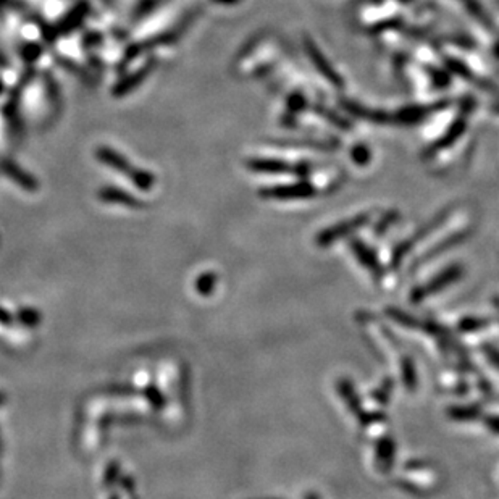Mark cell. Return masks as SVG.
<instances>
[{
  "mask_svg": "<svg viewBox=\"0 0 499 499\" xmlns=\"http://www.w3.org/2000/svg\"><path fill=\"white\" fill-rule=\"evenodd\" d=\"M459 276H461V270H459L457 267H451L449 270L443 271V273L439 275L438 278L432 280V283H428L427 286H425V288H418V289L414 291L412 298H414V301H420V299L427 298V296L433 294L434 291H439V289H443L444 286L451 285L454 280L459 278Z\"/></svg>",
  "mask_w": 499,
  "mask_h": 499,
  "instance_id": "3957f363",
  "label": "cell"
},
{
  "mask_svg": "<svg viewBox=\"0 0 499 499\" xmlns=\"http://www.w3.org/2000/svg\"><path fill=\"white\" fill-rule=\"evenodd\" d=\"M464 130H466V121H464V120H457V121L453 125L451 130H449V131L446 133V135H444V136L441 137V141H439L438 144H434L433 149H443V147L451 146L453 142L456 141L457 137L462 135Z\"/></svg>",
  "mask_w": 499,
  "mask_h": 499,
  "instance_id": "8992f818",
  "label": "cell"
},
{
  "mask_svg": "<svg viewBox=\"0 0 499 499\" xmlns=\"http://www.w3.org/2000/svg\"><path fill=\"white\" fill-rule=\"evenodd\" d=\"M251 168L257 171H269V173H283L289 170V165L281 160L273 159H257L251 162Z\"/></svg>",
  "mask_w": 499,
  "mask_h": 499,
  "instance_id": "5b68a950",
  "label": "cell"
},
{
  "mask_svg": "<svg viewBox=\"0 0 499 499\" xmlns=\"http://www.w3.org/2000/svg\"><path fill=\"white\" fill-rule=\"evenodd\" d=\"M393 456H394V444L393 441H389V439H384V441L378 446V459L382 461V464L389 466Z\"/></svg>",
  "mask_w": 499,
  "mask_h": 499,
  "instance_id": "ba28073f",
  "label": "cell"
},
{
  "mask_svg": "<svg viewBox=\"0 0 499 499\" xmlns=\"http://www.w3.org/2000/svg\"><path fill=\"white\" fill-rule=\"evenodd\" d=\"M365 221H367V217L362 215V217H359V219L343 221V223L336 225V226H333V228H328L327 231H323V233L319 236V244H322V246L332 244L333 241L343 238L344 235L350 233V231L357 230L359 226H362L365 223Z\"/></svg>",
  "mask_w": 499,
  "mask_h": 499,
  "instance_id": "277c9868",
  "label": "cell"
},
{
  "mask_svg": "<svg viewBox=\"0 0 499 499\" xmlns=\"http://www.w3.org/2000/svg\"><path fill=\"white\" fill-rule=\"evenodd\" d=\"M262 194L267 197H275V199H299V197L314 196V187L307 183H296V185L270 187Z\"/></svg>",
  "mask_w": 499,
  "mask_h": 499,
  "instance_id": "7a4b0ae2",
  "label": "cell"
},
{
  "mask_svg": "<svg viewBox=\"0 0 499 499\" xmlns=\"http://www.w3.org/2000/svg\"><path fill=\"white\" fill-rule=\"evenodd\" d=\"M487 353L490 354V357H491L493 362H495L496 365H499V353H498V350H495L493 348H488Z\"/></svg>",
  "mask_w": 499,
  "mask_h": 499,
  "instance_id": "30bf717a",
  "label": "cell"
},
{
  "mask_svg": "<svg viewBox=\"0 0 499 499\" xmlns=\"http://www.w3.org/2000/svg\"><path fill=\"white\" fill-rule=\"evenodd\" d=\"M305 51H307L310 60L314 62L315 68H317V70L322 73L330 83L335 84V86H343V80H341L335 68H332V65H330L323 53L319 51V47L315 46L310 39H305Z\"/></svg>",
  "mask_w": 499,
  "mask_h": 499,
  "instance_id": "6da1fadb",
  "label": "cell"
},
{
  "mask_svg": "<svg viewBox=\"0 0 499 499\" xmlns=\"http://www.w3.org/2000/svg\"><path fill=\"white\" fill-rule=\"evenodd\" d=\"M353 248L355 251V254H357V257L360 259V262H362L365 267H369L370 270H377L378 269L377 260H375L373 254L367 248H365L364 244H360V243H357V241H354Z\"/></svg>",
  "mask_w": 499,
  "mask_h": 499,
  "instance_id": "52a82bcc",
  "label": "cell"
},
{
  "mask_svg": "<svg viewBox=\"0 0 499 499\" xmlns=\"http://www.w3.org/2000/svg\"><path fill=\"white\" fill-rule=\"evenodd\" d=\"M353 159L355 164L365 165L370 160V152L365 146H355L353 149Z\"/></svg>",
  "mask_w": 499,
  "mask_h": 499,
  "instance_id": "9c48e42d",
  "label": "cell"
}]
</instances>
